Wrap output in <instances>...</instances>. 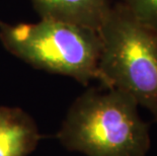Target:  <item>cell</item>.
<instances>
[{"label":"cell","mask_w":157,"mask_h":156,"mask_svg":"<svg viewBox=\"0 0 157 156\" xmlns=\"http://www.w3.org/2000/svg\"><path fill=\"white\" fill-rule=\"evenodd\" d=\"M90 88L70 105L57 139L85 156H146L149 126L131 95L115 88Z\"/></svg>","instance_id":"1"},{"label":"cell","mask_w":157,"mask_h":156,"mask_svg":"<svg viewBox=\"0 0 157 156\" xmlns=\"http://www.w3.org/2000/svg\"><path fill=\"white\" fill-rule=\"evenodd\" d=\"M98 34V80L131 95L157 121V32L119 2L111 5Z\"/></svg>","instance_id":"2"},{"label":"cell","mask_w":157,"mask_h":156,"mask_svg":"<svg viewBox=\"0 0 157 156\" xmlns=\"http://www.w3.org/2000/svg\"><path fill=\"white\" fill-rule=\"evenodd\" d=\"M0 42L6 51L39 70L83 85L98 80L101 42L94 29L47 17L15 25L0 21Z\"/></svg>","instance_id":"3"},{"label":"cell","mask_w":157,"mask_h":156,"mask_svg":"<svg viewBox=\"0 0 157 156\" xmlns=\"http://www.w3.org/2000/svg\"><path fill=\"white\" fill-rule=\"evenodd\" d=\"M40 140L38 126L28 112L0 105V156H29Z\"/></svg>","instance_id":"4"},{"label":"cell","mask_w":157,"mask_h":156,"mask_svg":"<svg viewBox=\"0 0 157 156\" xmlns=\"http://www.w3.org/2000/svg\"><path fill=\"white\" fill-rule=\"evenodd\" d=\"M41 17L55 18L98 31L111 8L109 0H32Z\"/></svg>","instance_id":"5"},{"label":"cell","mask_w":157,"mask_h":156,"mask_svg":"<svg viewBox=\"0 0 157 156\" xmlns=\"http://www.w3.org/2000/svg\"><path fill=\"white\" fill-rule=\"evenodd\" d=\"M133 15L157 32V0H120Z\"/></svg>","instance_id":"6"}]
</instances>
